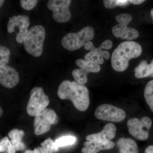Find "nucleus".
<instances>
[{
  "instance_id": "nucleus-1",
  "label": "nucleus",
  "mask_w": 153,
  "mask_h": 153,
  "mask_svg": "<svg viewBox=\"0 0 153 153\" xmlns=\"http://www.w3.org/2000/svg\"><path fill=\"white\" fill-rule=\"evenodd\" d=\"M57 95L61 99L71 100L75 108L79 111H86L90 104L87 88L76 81H63L58 88Z\"/></svg>"
},
{
  "instance_id": "nucleus-2",
  "label": "nucleus",
  "mask_w": 153,
  "mask_h": 153,
  "mask_svg": "<svg viewBox=\"0 0 153 153\" xmlns=\"http://www.w3.org/2000/svg\"><path fill=\"white\" fill-rule=\"evenodd\" d=\"M142 48L139 44L134 41H125L121 43L111 56V64L116 71L122 72L128 67L129 61L132 58L139 57Z\"/></svg>"
},
{
  "instance_id": "nucleus-3",
  "label": "nucleus",
  "mask_w": 153,
  "mask_h": 153,
  "mask_svg": "<svg viewBox=\"0 0 153 153\" xmlns=\"http://www.w3.org/2000/svg\"><path fill=\"white\" fill-rule=\"evenodd\" d=\"M46 37V30L43 26L36 25L28 31L24 41V47L28 54L35 57L42 55Z\"/></svg>"
},
{
  "instance_id": "nucleus-4",
  "label": "nucleus",
  "mask_w": 153,
  "mask_h": 153,
  "mask_svg": "<svg viewBox=\"0 0 153 153\" xmlns=\"http://www.w3.org/2000/svg\"><path fill=\"white\" fill-rule=\"evenodd\" d=\"M94 37V29L90 26H87L77 33H68L62 38L61 43L65 49L74 51L84 46L86 42L92 40Z\"/></svg>"
},
{
  "instance_id": "nucleus-5",
  "label": "nucleus",
  "mask_w": 153,
  "mask_h": 153,
  "mask_svg": "<svg viewBox=\"0 0 153 153\" xmlns=\"http://www.w3.org/2000/svg\"><path fill=\"white\" fill-rule=\"evenodd\" d=\"M49 103V97L44 93L43 88H34L30 92L27 112L29 115L36 117L47 108Z\"/></svg>"
},
{
  "instance_id": "nucleus-6",
  "label": "nucleus",
  "mask_w": 153,
  "mask_h": 153,
  "mask_svg": "<svg viewBox=\"0 0 153 153\" xmlns=\"http://www.w3.org/2000/svg\"><path fill=\"white\" fill-rule=\"evenodd\" d=\"M129 133L139 140L144 141L149 137V131L152 125V121L148 117H143L140 120L132 118L127 123Z\"/></svg>"
},
{
  "instance_id": "nucleus-7",
  "label": "nucleus",
  "mask_w": 153,
  "mask_h": 153,
  "mask_svg": "<svg viewBox=\"0 0 153 153\" xmlns=\"http://www.w3.org/2000/svg\"><path fill=\"white\" fill-rule=\"evenodd\" d=\"M58 117L54 110L46 108L40 114L35 117L34 120V132L37 135L47 133L51 126L57 124Z\"/></svg>"
},
{
  "instance_id": "nucleus-8",
  "label": "nucleus",
  "mask_w": 153,
  "mask_h": 153,
  "mask_svg": "<svg viewBox=\"0 0 153 153\" xmlns=\"http://www.w3.org/2000/svg\"><path fill=\"white\" fill-rule=\"evenodd\" d=\"M94 114L96 117L100 120L114 123L122 121L126 117L125 111L123 109L108 104L100 105L96 109Z\"/></svg>"
},
{
  "instance_id": "nucleus-9",
  "label": "nucleus",
  "mask_w": 153,
  "mask_h": 153,
  "mask_svg": "<svg viewBox=\"0 0 153 153\" xmlns=\"http://www.w3.org/2000/svg\"><path fill=\"white\" fill-rule=\"evenodd\" d=\"M70 0H49L47 7L53 12V18L58 23H66L71 18L69 7L71 3Z\"/></svg>"
},
{
  "instance_id": "nucleus-10",
  "label": "nucleus",
  "mask_w": 153,
  "mask_h": 153,
  "mask_svg": "<svg viewBox=\"0 0 153 153\" xmlns=\"http://www.w3.org/2000/svg\"><path fill=\"white\" fill-rule=\"evenodd\" d=\"M30 18L25 15H19L10 18L7 24V31L9 33L14 32L15 28L17 27L19 30L17 33L16 40L20 44L24 43L25 37L27 34L28 28L30 25Z\"/></svg>"
},
{
  "instance_id": "nucleus-11",
  "label": "nucleus",
  "mask_w": 153,
  "mask_h": 153,
  "mask_svg": "<svg viewBox=\"0 0 153 153\" xmlns=\"http://www.w3.org/2000/svg\"><path fill=\"white\" fill-rule=\"evenodd\" d=\"M19 81V73L15 68L7 65H0V83L2 85L13 88Z\"/></svg>"
},
{
  "instance_id": "nucleus-12",
  "label": "nucleus",
  "mask_w": 153,
  "mask_h": 153,
  "mask_svg": "<svg viewBox=\"0 0 153 153\" xmlns=\"http://www.w3.org/2000/svg\"><path fill=\"white\" fill-rule=\"evenodd\" d=\"M83 145L82 153H97L100 151L111 149L114 147L115 143L111 141H86Z\"/></svg>"
},
{
  "instance_id": "nucleus-13",
  "label": "nucleus",
  "mask_w": 153,
  "mask_h": 153,
  "mask_svg": "<svg viewBox=\"0 0 153 153\" xmlns=\"http://www.w3.org/2000/svg\"><path fill=\"white\" fill-rule=\"evenodd\" d=\"M116 130L114 124L108 123L105 126L102 131L88 135L85 138L87 141H111L115 137Z\"/></svg>"
},
{
  "instance_id": "nucleus-14",
  "label": "nucleus",
  "mask_w": 153,
  "mask_h": 153,
  "mask_svg": "<svg viewBox=\"0 0 153 153\" xmlns=\"http://www.w3.org/2000/svg\"><path fill=\"white\" fill-rule=\"evenodd\" d=\"M115 19L119 24L113 28V34L117 38H121L128 27V25L131 22L132 17L130 14L123 13L117 15Z\"/></svg>"
},
{
  "instance_id": "nucleus-15",
  "label": "nucleus",
  "mask_w": 153,
  "mask_h": 153,
  "mask_svg": "<svg viewBox=\"0 0 153 153\" xmlns=\"http://www.w3.org/2000/svg\"><path fill=\"white\" fill-rule=\"evenodd\" d=\"M119 153H139L135 141L130 138L122 137L117 142Z\"/></svg>"
},
{
  "instance_id": "nucleus-16",
  "label": "nucleus",
  "mask_w": 153,
  "mask_h": 153,
  "mask_svg": "<svg viewBox=\"0 0 153 153\" xmlns=\"http://www.w3.org/2000/svg\"><path fill=\"white\" fill-rule=\"evenodd\" d=\"M8 135L10 138L11 142L16 151L25 150L26 146L22 141L23 137L25 135V132L23 130L13 129L9 132Z\"/></svg>"
},
{
  "instance_id": "nucleus-17",
  "label": "nucleus",
  "mask_w": 153,
  "mask_h": 153,
  "mask_svg": "<svg viewBox=\"0 0 153 153\" xmlns=\"http://www.w3.org/2000/svg\"><path fill=\"white\" fill-rule=\"evenodd\" d=\"M135 76L138 79L145 77H153V71L150 64L146 60H143L135 69Z\"/></svg>"
},
{
  "instance_id": "nucleus-18",
  "label": "nucleus",
  "mask_w": 153,
  "mask_h": 153,
  "mask_svg": "<svg viewBox=\"0 0 153 153\" xmlns=\"http://www.w3.org/2000/svg\"><path fill=\"white\" fill-rule=\"evenodd\" d=\"M76 64L80 69L84 70L88 74L89 72L97 73L101 70V67L100 65L84 59H77Z\"/></svg>"
},
{
  "instance_id": "nucleus-19",
  "label": "nucleus",
  "mask_w": 153,
  "mask_h": 153,
  "mask_svg": "<svg viewBox=\"0 0 153 153\" xmlns=\"http://www.w3.org/2000/svg\"><path fill=\"white\" fill-rule=\"evenodd\" d=\"M41 147H38L41 153H55L59 150L55 143L50 138H48L41 143Z\"/></svg>"
},
{
  "instance_id": "nucleus-20",
  "label": "nucleus",
  "mask_w": 153,
  "mask_h": 153,
  "mask_svg": "<svg viewBox=\"0 0 153 153\" xmlns=\"http://www.w3.org/2000/svg\"><path fill=\"white\" fill-rule=\"evenodd\" d=\"M144 95L146 102L153 112V79L146 85Z\"/></svg>"
},
{
  "instance_id": "nucleus-21",
  "label": "nucleus",
  "mask_w": 153,
  "mask_h": 153,
  "mask_svg": "<svg viewBox=\"0 0 153 153\" xmlns=\"http://www.w3.org/2000/svg\"><path fill=\"white\" fill-rule=\"evenodd\" d=\"M95 48L94 47L92 50L85 55V60L98 65L102 64L104 62L103 57Z\"/></svg>"
},
{
  "instance_id": "nucleus-22",
  "label": "nucleus",
  "mask_w": 153,
  "mask_h": 153,
  "mask_svg": "<svg viewBox=\"0 0 153 153\" xmlns=\"http://www.w3.org/2000/svg\"><path fill=\"white\" fill-rule=\"evenodd\" d=\"M76 138L72 136H66L59 138L55 142V145L58 148L71 146L75 143Z\"/></svg>"
},
{
  "instance_id": "nucleus-23",
  "label": "nucleus",
  "mask_w": 153,
  "mask_h": 153,
  "mask_svg": "<svg viewBox=\"0 0 153 153\" xmlns=\"http://www.w3.org/2000/svg\"><path fill=\"white\" fill-rule=\"evenodd\" d=\"M0 152L16 153V150L7 137H5L0 141Z\"/></svg>"
},
{
  "instance_id": "nucleus-24",
  "label": "nucleus",
  "mask_w": 153,
  "mask_h": 153,
  "mask_svg": "<svg viewBox=\"0 0 153 153\" xmlns=\"http://www.w3.org/2000/svg\"><path fill=\"white\" fill-rule=\"evenodd\" d=\"M84 70L81 69H75L72 71V74L75 81L79 84L84 85L88 81L87 75Z\"/></svg>"
},
{
  "instance_id": "nucleus-25",
  "label": "nucleus",
  "mask_w": 153,
  "mask_h": 153,
  "mask_svg": "<svg viewBox=\"0 0 153 153\" xmlns=\"http://www.w3.org/2000/svg\"><path fill=\"white\" fill-rule=\"evenodd\" d=\"M11 52L4 46H0V65H7L10 60Z\"/></svg>"
},
{
  "instance_id": "nucleus-26",
  "label": "nucleus",
  "mask_w": 153,
  "mask_h": 153,
  "mask_svg": "<svg viewBox=\"0 0 153 153\" xmlns=\"http://www.w3.org/2000/svg\"><path fill=\"white\" fill-rule=\"evenodd\" d=\"M138 32L134 28L128 27L120 38L122 39L132 40L138 38Z\"/></svg>"
},
{
  "instance_id": "nucleus-27",
  "label": "nucleus",
  "mask_w": 153,
  "mask_h": 153,
  "mask_svg": "<svg viewBox=\"0 0 153 153\" xmlns=\"http://www.w3.org/2000/svg\"><path fill=\"white\" fill-rule=\"evenodd\" d=\"M36 0H22L20 1L21 7L26 10H30L34 8L38 4Z\"/></svg>"
},
{
  "instance_id": "nucleus-28",
  "label": "nucleus",
  "mask_w": 153,
  "mask_h": 153,
  "mask_svg": "<svg viewBox=\"0 0 153 153\" xmlns=\"http://www.w3.org/2000/svg\"><path fill=\"white\" fill-rule=\"evenodd\" d=\"M113 46L112 42L109 40H106L102 43L101 45L98 48H95L96 50L99 51L102 49H110L112 48Z\"/></svg>"
},
{
  "instance_id": "nucleus-29",
  "label": "nucleus",
  "mask_w": 153,
  "mask_h": 153,
  "mask_svg": "<svg viewBox=\"0 0 153 153\" xmlns=\"http://www.w3.org/2000/svg\"><path fill=\"white\" fill-rule=\"evenodd\" d=\"M105 7L107 9H114L119 6L118 0H105L103 1Z\"/></svg>"
},
{
  "instance_id": "nucleus-30",
  "label": "nucleus",
  "mask_w": 153,
  "mask_h": 153,
  "mask_svg": "<svg viewBox=\"0 0 153 153\" xmlns=\"http://www.w3.org/2000/svg\"><path fill=\"white\" fill-rule=\"evenodd\" d=\"M100 54H101L102 57H104L105 59L106 60H108L110 57V55L109 52L108 51H105V50H100V51H98Z\"/></svg>"
},
{
  "instance_id": "nucleus-31",
  "label": "nucleus",
  "mask_w": 153,
  "mask_h": 153,
  "mask_svg": "<svg viewBox=\"0 0 153 153\" xmlns=\"http://www.w3.org/2000/svg\"><path fill=\"white\" fill-rule=\"evenodd\" d=\"M84 46L85 49H86V50H90V51L92 50L94 47L93 43L91 42V41H88V42H86Z\"/></svg>"
},
{
  "instance_id": "nucleus-32",
  "label": "nucleus",
  "mask_w": 153,
  "mask_h": 153,
  "mask_svg": "<svg viewBox=\"0 0 153 153\" xmlns=\"http://www.w3.org/2000/svg\"><path fill=\"white\" fill-rule=\"evenodd\" d=\"M145 1L143 0H130V3L134 5H139L142 4Z\"/></svg>"
},
{
  "instance_id": "nucleus-33",
  "label": "nucleus",
  "mask_w": 153,
  "mask_h": 153,
  "mask_svg": "<svg viewBox=\"0 0 153 153\" xmlns=\"http://www.w3.org/2000/svg\"><path fill=\"white\" fill-rule=\"evenodd\" d=\"M145 153H153V145L148 146L145 149Z\"/></svg>"
},
{
  "instance_id": "nucleus-34",
  "label": "nucleus",
  "mask_w": 153,
  "mask_h": 153,
  "mask_svg": "<svg viewBox=\"0 0 153 153\" xmlns=\"http://www.w3.org/2000/svg\"><path fill=\"white\" fill-rule=\"evenodd\" d=\"M24 153H41V152L38 148H36L33 151H31L30 150H27L25 151V152Z\"/></svg>"
},
{
  "instance_id": "nucleus-35",
  "label": "nucleus",
  "mask_w": 153,
  "mask_h": 153,
  "mask_svg": "<svg viewBox=\"0 0 153 153\" xmlns=\"http://www.w3.org/2000/svg\"><path fill=\"white\" fill-rule=\"evenodd\" d=\"M5 1H3V0H0V8L3 6V4L4 3Z\"/></svg>"
},
{
  "instance_id": "nucleus-36",
  "label": "nucleus",
  "mask_w": 153,
  "mask_h": 153,
  "mask_svg": "<svg viewBox=\"0 0 153 153\" xmlns=\"http://www.w3.org/2000/svg\"><path fill=\"white\" fill-rule=\"evenodd\" d=\"M3 112V110L0 107V117L2 115Z\"/></svg>"
},
{
  "instance_id": "nucleus-37",
  "label": "nucleus",
  "mask_w": 153,
  "mask_h": 153,
  "mask_svg": "<svg viewBox=\"0 0 153 153\" xmlns=\"http://www.w3.org/2000/svg\"><path fill=\"white\" fill-rule=\"evenodd\" d=\"M150 65L151 68H152V69L153 71V60H152V62H151V63H150Z\"/></svg>"
},
{
  "instance_id": "nucleus-38",
  "label": "nucleus",
  "mask_w": 153,
  "mask_h": 153,
  "mask_svg": "<svg viewBox=\"0 0 153 153\" xmlns=\"http://www.w3.org/2000/svg\"><path fill=\"white\" fill-rule=\"evenodd\" d=\"M151 14L153 19V9H152V10L151 11Z\"/></svg>"
}]
</instances>
